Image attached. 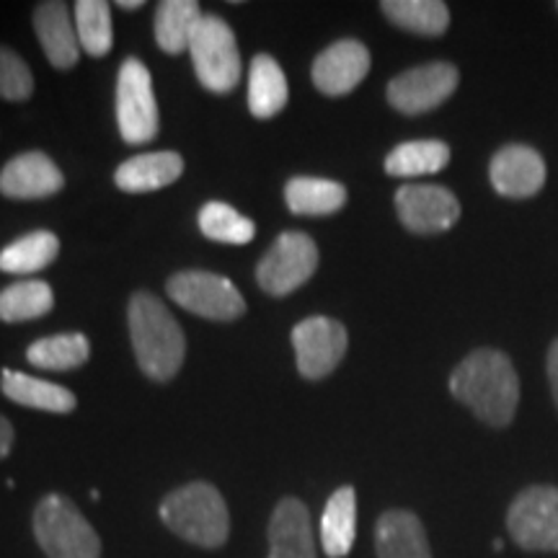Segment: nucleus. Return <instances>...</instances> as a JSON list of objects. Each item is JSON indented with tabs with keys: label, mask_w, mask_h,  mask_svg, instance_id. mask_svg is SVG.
I'll use <instances>...</instances> for the list:
<instances>
[{
	"label": "nucleus",
	"mask_w": 558,
	"mask_h": 558,
	"mask_svg": "<svg viewBox=\"0 0 558 558\" xmlns=\"http://www.w3.org/2000/svg\"><path fill=\"white\" fill-rule=\"evenodd\" d=\"M450 393L481 422L507 427L518 414L520 380L514 365L499 349H476L450 375Z\"/></svg>",
	"instance_id": "f257e3e1"
},
{
	"label": "nucleus",
	"mask_w": 558,
	"mask_h": 558,
	"mask_svg": "<svg viewBox=\"0 0 558 558\" xmlns=\"http://www.w3.org/2000/svg\"><path fill=\"white\" fill-rule=\"evenodd\" d=\"M132 352L140 369L156 383H169L184 365L186 339L179 320L163 300L150 292H135L128 308Z\"/></svg>",
	"instance_id": "f03ea898"
},
{
	"label": "nucleus",
	"mask_w": 558,
	"mask_h": 558,
	"mask_svg": "<svg viewBox=\"0 0 558 558\" xmlns=\"http://www.w3.org/2000/svg\"><path fill=\"white\" fill-rule=\"evenodd\" d=\"M160 520L173 535L199 548L226 546L230 535V514L222 494L207 481H194L160 501Z\"/></svg>",
	"instance_id": "7ed1b4c3"
},
{
	"label": "nucleus",
	"mask_w": 558,
	"mask_h": 558,
	"mask_svg": "<svg viewBox=\"0 0 558 558\" xmlns=\"http://www.w3.org/2000/svg\"><path fill=\"white\" fill-rule=\"evenodd\" d=\"M34 538L47 558H101V541L90 522L62 494H47L34 507Z\"/></svg>",
	"instance_id": "20e7f679"
},
{
	"label": "nucleus",
	"mask_w": 558,
	"mask_h": 558,
	"mask_svg": "<svg viewBox=\"0 0 558 558\" xmlns=\"http://www.w3.org/2000/svg\"><path fill=\"white\" fill-rule=\"evenodd\" d=\"M190 54L209 94H230L241 81V52L226 19L205 13L192 34Z\"/></svg>",
	"instance_id": "39448f33"
},
{
	"label": "nucleus",
	"mask_w": 558,
	"mask_h": 558,
	"mask_svg": "<svg viewBox=\"0 0 558 558\" xmlns=\"http://www.w3.org/2000/svg\"><path fill=\"white\" fill-rule=\"evenodd\" d=\"M117 124H120L122 140L130 145L150 143L160 130L150 70L137 58H128L120 68V78H117Z\"/></svg>",
	"instance_id": "423d86ee"
},
{
	"label": "nucleus",
	"mask_w": 558,
	"mask_h": 558,
	"mask_svg": "<svg viewBox=\"0 0 558 558\" xmlns=\"http://www.w3.org/2000/svg\"><path fill=\"white\" fill-rule=\"evenodd\" d=\"M318 269V246L305 233H282L256 267V282L271 298L303 288Z\"/></svg>",
	"instance_id": "0eeeda50"
},
{
	"label": "nucleus",
	"mask_w": 558,
	"mask_h": 558,
	"mask_svg": "<svg viewBox=\"0 0 558 558\" xmlns=\"http://www.w3.org/2000/svg\"><path fill=\"white\" fill-rule=\"evenodd\" d=\"M166 292L181 308L209 320H235L246 313L239 288L213 271H179L166 282Z\"/></svg>",
	"instance_id": "6e6552de"
},
{
	"label": "nucleus",
	"mask_w": 558,
	"mask_h": 558,
	"mask_svg": "<svg viewBox=\"0 0 558 558\" xmlns=\"http://www.w3.org/2000/svg\"><path fill=\"white\" fill-rule=\"evenodd\" d=\"M507 530L520 548L558 554V488L530 486L518 494L509 505Z\"/></svg>",
	"instance_id": "1a4fd4ad"
},
{
	"label": "nucleus",
	"mask_w": 558,
	"mask_h": 558,
	"mask_svg": "<svg viewBox=\"0 0 558 558\" xmlns=\"http://www.w3.org/2000/svg\"><path fill=\"white\" fill-rule=\"evenodd\" d=\"M292 347H295L298 373L308 380H320L344 360L349 333L339 320L313 316L300 320L292 329Z\"/></svg>",
	"instance_id": "9d476101"
},
{
	"label": "nucleus",
	"mask_w": 558,
	"mask_h": 558,
	"mask_svg": "<svg viewBox=\"0 0 558 558\" xmlns=\"http://www.w3.org/2000/svg\"><path fill=\"white\" fill-rule=\"evenodd\" d=\"M458 68L450 62H427V65L411 68L407 73L396 75L388 83L390 107L399 109L401 114H424V111L437 109L456 94L458 88Z\"/></svg>",
	"instance_id": "9b49d317"
},
{
	"label": "nucleus",
	"mask_w": 558,
	"mask_h": 558,
	"mask_svg": "<svg viewBox=\"0 0 558 558\" xmlns=\"http://www.w3.org/2000/svg\"><path fill=\"white\" fill-rule=\"evenodd\" d=\"M396 209L403 226L418 235L445 233L460 218L456 194L437 184H403L396 192Z\"/></svg>",
	"instance_id": "f8f14e48"
},
{
	"label": "nucleus",
	"mask_w": 558,
	"mask_h": 558,
	"mask_svg": "<svg viewBox=\"0 0 558 558\" xmlns=\"http://www.w3.org/2000/svg\"><path fill=\"white\" fill-rule=\"evenodd\" d=\"M65 186L60 166L41 150L13 156L0 169V194L9 199H45Z\"/></svg>",
	"instance_id": "ddd939ff"
},
{
	"label": "nucleus",
	"mask_w": 558,
	"mask_h": 558,
	"mask_svg": "<svg viewBox=\"0 0 558 558\" xmlns=\"http://www.w3.org/2000/svg\"><path fill=\"white\" fill-rule=\"evenodd\" d=\"M369 73V52L357 39H339L313 62V83L326 96H347Z\"/></svg>",
	"instance_id": "4468645a"
},
{
	"label": "nucleus",
	"mask_w": 558,
	"mask_h": 558,
	"mask_svg": "<svg viewBox=\"0 0 558 558\" xmlns=\"http://www.w3.org/2000/svg\"><path fill=\"white\" fill-rule=\"evenodd\" d=\"M488 177L501 197H533L546 184V160L530 145H507L492 158Z\"/></svg>",
	"instance_id": "2eb2a0df"
},
{
	"label": "nucleus",
	"mask_w": 558,
	"mask_h": 558,
	"mask_svg": "<svg viewBox=\"0 0 558 558\" xmlns=\"http://www.w3.org/2000/svg\"><path fill=\"white\" fill-rule=\"evenodd\" d=\"M32 24L41 50H45L52 68L70 70L78 65V32H75L73 19H70V9L62 0H45V3H39L37 9H34Z\"/></svg>",
	"instance_id": "dca6fc26"
},
{
	"label": "nucleus",
	"mask_w": 558,
	"mask_h": 558,
	"mask_svg": "<svg viewBox=\"0 0 558 558\" xmlns=\"http://www.w3.org/2000/svg\"><path fill=\"white\" fill-rule=\"evenodd\" d=\"M269 558H318L311 512L295 497L282 499L271 512Z\"/></svg>",
	"instance_id": "f3484780"
},
{
	"label": "nucleus",
	"mask_w": 558,
	"mask_h": 558,
	"mask_svg": "<svg viewBox=\"0 0 558 558\" xmlns=\"http://www.w3.org/2000/svg\"><path fill=\"white\" fill-rule=\"evenodd\" d=\"M378 558H432L427 530L409 509H388L375 527Z\"/></svg>",
	"instance_id": "a211bd4d"
},
{
	"label": "nucleus",
	"mask_w": 558,
	"mask_h": 558,
	"mask_svg": "<svg viewBox=\"0 0 558 558\" xmlns=\"http://www.w3.org/2000/svg\"><path fill=\"white\" fill-rule=\"evenodd\" d=\"M181 173H184V158L179 153H143V156L124 160L114 173V184L128 194H145L173 184Z\"/></svg>",
	"instance_id": "6ab92c4d"
},
{
	"label": "nucleus",
	"mask_w": 558,
	"mask_h": 558,
	"mask_svg": "<svg viewBox=\"0 0 558 558\" xmlns=\"http://www.w3.org/2000/svg\"><path fill=\"white\" fill-rule=\"evenodd\" d=\"M0 390L3 396L19 407L50 411V414H70L78 407L75 396L68 388L58 386V383L32 378V375L19 373V369L5 367L0 373Z\"/></svg>",
	"instance_id": "aec40b11"
},
{
	"label": "nucleus",
	"mask_w": 558,
	"mask_h": 558,
	"mask_svg": "<svg viewBox=\"0 0 558 558\" xmlns=\"http://www.w3.org/2000/svg\"><path fill=\"white\" fill-rule=\"evenodd\" d=\"M357 538V494L341 486L326 501L320 514V546L329 558H344Z\"/></svg>",
	"instance_id": "412c9836"
},
{
	"label": "nucleus",
	"mask_w": 558,
	"mask_h": 558,
	"mask_svg": "<svg viewBox=\"0 0 558 558\" xmlns=\"http://www.w3.org/2000/svg\"><path fill=\"white\" fill-rule=\"evenodd\" d=\"M290 88L284 70L271 54H256L248 70V109L256 120H271L288 107Z\"/></svg>",
	"instance_id": "4be33fe9"
},
{
	"label": "nucleus",
	"mask_w": 558,
	"mask_h": 558,
	"mask_svg": "<svg viewBox=\"0 0 558 558\" xmlns=\"http://www.w3.org/2000/svg\"><path fill=\"white\" fill-rule=\"evenodd\" d=\"M284 199L295 215L324 218V215L339 213L347 205V186L331 179L295 177L284 186Z\"/></svg>",
	"instance_id": "5701e85b"
},
{
	"label": "nucleus",
	"mask_w": 558,
	"mask_h": 558,
	"mask_svg": "<svg viewBox=\"0 0 558 558\" xmlns=\"http://www.w3.org/2000/svg\"><path fill=\"white\" fill-rule=\"evenodd\" d=\"M199 3L194 0H163L156 9V41L166 54L190 52L192 34L202 21Z\"/></svg>",
	"instance_id": "b1692460"
},
{
	"label": "nucleus",
	"mask_w": 558,
	"mask_h": 558,
	"mask_svg": "<svg viewBox=\"0 0 558 558\" xmlns=\"http://www.w3.org/2000/svg\"><path fill=\"white\" fill-rule=\"evenodd\" d=\"M60 239L50 230H34V233L21 235L0 251V271L5 275H34L58 259Z\"/></svg>",
	"instance_id": "393cba45"
},
{
	"label": "nucleus",
	"mask_w": 558,
	"mask_h": 558,
	"mask_svg": "<svg viewBox=\"0 0 558 558\" xmlns=\"http://www.w3.org/2000/svg\"><path fill=\"white\" fill-rule=\"evenodd\" d=\"M54 308V292L41 279H21L0 290V320L3 324H24L37 320Z\"/></svg>",
	"instance_id": "a878e982"
},
{
	"label": "nucleus",
	"mask_w": 558,
	"mask_h": 558,
	"mask_svg": "<svg viewBox=\"0 0 558 558\" xmlns=\"http://www.w3.org/2000/svg\"><path fill=\"white\" fill-rule=\"evenodd\" d=\"M380 11L390 24L424 37H439L450 26V11L442 0H386Z\"/></svg>",
	"instance_id": "bb28decb"
},
{
	"label": "nucleus",
	"mask_w": 558,
	"mask_h": 558,
	"mask_svg": "<svg viewBox=\"0 0 558 558\" xmlns=\"http://www.w3.org/2000/svg\"><path fill=\"white\" fill-rule=\"evenodd\" d=\"M450 163V148L442 140H411L393 148L386 158L390 177H427Z\"/></svg>",
	"instance_id": "cd10ccee"
},
{
	"label": "nucleus",
	"mask_w": 558,
	"mask_h": 558,
	"mask_svg": "<svg viewBox=\"0 0 558 558\" xmlns=\"http://www.w3.org/2000/svg\"><path fill=\"white\" fill-rule=\"evenodd\" d=\"M90 357V344L83 333H54L45 337L26 349V360L39 369H52V373H68L86 365Z\"/></svg>",
	"instance_id": "c85d7f7f"
},
{
	"label": "nucleus",
	"mask_w": 558,
	"mask_h": 558,
	"mask_svg": "<svg viewBox=\"0 0 558 558\" xmlns=\"http://www.w3.org/2000/svg\"><path fill=\"white\" fill-rule=\"evenodd\" d=\"M75 32H78L81 50L90 58H104L114 45L111 32V5L104 0H78L75 3Z\"/></svg>",
	"instance_id": "c756f323"
},
{
	"label": "nucleus",
	"mask_w": 558,
	"mask_h": 558,
	"mask_svg": "<svg viewBox=\"0 0 558 558\" xmlns=\"http://www.w3.org/2000/svg\"><path fill=\"white\" fill-rule=\"evenodd\" d=\"M199 230L209 241L233 243V246L251 243L256 235L254 222L243 218L239 209L226 205V202H207L199 209Z\"/></svg>",
	"instance_id": "7c9ffc66"
},
{
	"label": "nucleus",
	"mask_w": 558,
	"mask_h": 558,
	"mask_svg": "<svg viewBox=\"0 0 558 558\" xmlns=\"http://www.w3.org/2000/svg\"><path fill=\"white\" fill-rule=\"evenodd\" d=\"M34 94V75L16 50L0 45V99L26 101Z\"/></svg>",
	"instance_id": "2f4dec72"
},
{
	"label": "nucleus",
	"mask_w": 558,
	"mask_h": 558,
	"mask_svg": "<svg viewBox=\"0 0 558 558\" xmlns=\"http://www.w3.org/2000/svg\"><path fill=\"white\" fill-rule=\"evenodd\" d=\"M13 442H16V432H13V424L0 414V460L9 458V452L13 450Z\"/></svg>",
	"instance_id": "473e14b6"
},
{
	"label": "nucleus",
	"mask_w": 558,
	"mask_h": 558,
	"mask_svg": "<svg viewBox=\"0 0 558 558\" xmlns=\"http://www.w3.org/2000/svg\"><path fill=\"white\" fill-rule=\"evenodd\" d=\"M548 383H550V393H554V401L558 407V339L548 349Z\"/></svg>",
	"instance_id": "72a5a7b5"
},
{
	"label": "nucleus",
	"mask_w": 558,
	"mask_h": 558,
	"mask_svg": "<svg viewBox=\"0 0 558 558\" xmlns=\"http://www.w3.org/2000/svg\"><path fill=\"white\" fill-rule=\"evenodd\" d=\"M143 0H117V9H124V11H137L143 9Z\"/></svg>",
	"instance_id": "f704fd0d"
}]
</instances>
